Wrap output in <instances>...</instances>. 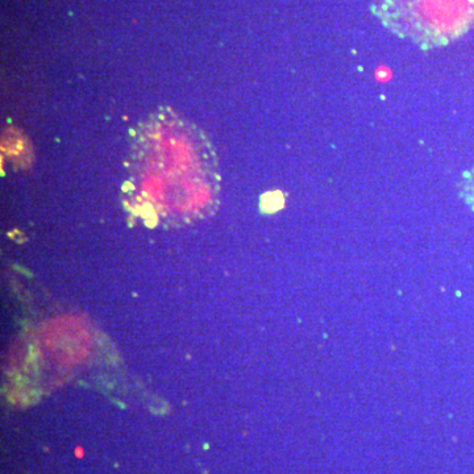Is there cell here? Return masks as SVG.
<instances>
[{
	"instance_id": "obj_1",
	"label": "cell",
	"mask_w": 474,
	"mask_h": 474,
	"mask_svg": "<svg viewBox=\"0 0 474 474\" xmlns=\"http://www.w3.org/2000/svg\"><path fill=\"white\" fill-rule=\"evenodd\" d=\"M245 377L287 435L351 450L416 432L440 388L430 295L374 235L316 216L264 261Z\"/></svg>"
}]
</instances>
